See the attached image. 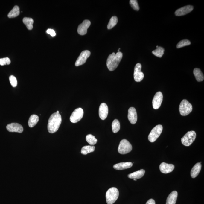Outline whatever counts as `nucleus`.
<instances>
[{
  "label": "nucleus",
  "instance_id": "5",
  "mask_svg": "<svg viewBox=\"0 0 204 204\" xmlns=\"http://www.w3.org/2000/svg\"><path fill=\"white\" fill-rule=\"evenodd\" d=\"M196 137V133L194 131L188 132L181 139L182 144L186 146H191L194 141Z\"/></svg>",
  "mask_w": 204,
  "mask_h": 204
},
{
  "label": "nucleus",
  "instance_id": "7",
  "mask_svg": "<svg viewBox=\"0 0 204 204\" xmlns=\"http://www.w3.org/2000/svg\"><path fill=\"white\" fill-rule=\"evenodd\" d=\"M133 149L132 145L126 139L120 141L118 148V152L120 154H126L131 151Z\"/></svg>",
  "mask_w": 204,
  "mask_h": 204
},
{
  "label": "nucleus",
  "instance_id": "28",
  "mask_svg": "<svg viewBox=\"0 0 204 204\" xmlns=\"http://www.w3.org/2000/svg\"><path fill=\"white\" fill-rule=\"evenodd\" d=\"M118 22V19L117 17L116 16L112 17L108 24L107 28L108 29H111L117 24Z\"/></svg>",
  "mask_w": 204,
  "mask_h": 204
},
{
  "label": "nucleus",
  "instance_id": "30",
  "mask_svg": "<svg viewBox=\"0 0 204 204\" xmlns=\"http://www.w3.org/2000/svg\"><path fill=\"white\" fill-rule=\"evenodd\" d=\"M165 49L163 47H159L156 49L152 51V53L156 57H162L163 55Z\"/></svg>",
  "mask_w": 204,
  "mask_h": 204
},
{
  "label": "nucleus",
  "instance_id": "22",
  "mask_svg": "<svg viewBox=\"0 0 204 204\" xmlns=\"http://www.w3.org/2000/svg\"><path fill=\"white\" fill-rule=\"evenodd\" d=\"M39 120V117L36 115H32L30 117L28 124L30 127H33L36 125Z\"/></svg>",
  "mask_w": 204,
  "mask_h": 204
},
{
  "label": "nucleus",
  "instance_id": "16",
  "mask_svg": "<svg viewBox=\"0 0 204 204\" xmlns=\"http://www.w3.org/2000/svg\"><path fill=\"white\" fill-rule=\"evenodd\" d=\"M128 118L132 124H135L137 121V115L136 109L131 107L128 110Z\"/></svg>",
  "mask_w": 204,
  "mask_h": 204
},
{
  "label": "nucleus",
  "instance_id": "11",
  "mask_svg": "<svg viewBox=\"0 0 204 204\" xmlns=\"http://www.w3.org/2000/svg\"><path fill=\"white\" fill-rule=\"evenodd\" d=\"M163 100V95L161 92H156L152 100L153 108L156 110L159 109L161 105Z\"/></svg>",
  "mask_w": 204,
  "mask_h": 204
},
{
  "label": "nucleus",
  "instance_id": "4",
  "mask_svg": "<svg viewBox=\"0 0 204 204\" xmlns=\"http://www.w3.org/2000/svg\"><path fill=\"white\" fill-rule=\"evenodd\" d=\"M179 110L181 115L185 116L190 114L192 110V106L186 100H183L179 105Z\"/></svg>",
  "mask_w": 204,
  "mask_h": 204
},
{
  "label": "nucleus",
  "instance_id": "29",
  "mask_svg": "<svg viewBox=\"0 0 204 204\" xmlns=\"http://www.w3.org/2000/svg\"><path fill=\"white\" fill-rule=\"evenodd\" d=\"M86 140L91 145H94L97 143V140L95 136L91 134H89L86 136Z\"/></svg>",
  "mask_w": 204,
  "mask_h": 204
},
{
  "label": "nucleus",
  "instance_id": "34",
  "mask_svg": "<svg viewBox=\"0 0 204 204\" xmlns=\"http://www.w3.org/2000/svg\"><path fill=\"white\" fill-rule=\"evenodd\" d=\"M10 63V60L8 57L0 59V65L3 66L5 65H9Z\"/></svg>",
  "mask_w": 204,
  "mask_h": 204
},
{
  "label": "nucleus",
  "instance_id": "12",
  "mask_svg": "<svg viewBox=\"0 0 204 204\" xmlns=\"http://www.w3.org/2000/svg\"><path fill=\"white\" fill-rule=\"evenodd\" d=\"M7 130L11 133H22L23 132L22 126L18 123H11L7 125L6 126Z\"/></svg>",
  "mask_w": 204,
  "mask_h": 204
},
{
  "label": "nucleus",
  "instance_id": "17",
  "mask_svg": "<svg viewBox=\"0 0 204 204\" xmlns=\"http://www.w3.org/2000/svg\"><path fill=\"white\" fill-rule=\"evenodd\" d=\"M174 165L166 163H162L159 166V170L162 173L166 174L170 173L174 169Z\"/></svg>",
  "mask_w": 204,
  "mask_h": 204
},
{
  "label": "nucleus",
  "instance_id": "37",
  "mask_svg": "<svg viewBox=\"0 0 204 204\" xmlns=\"http://www.w3.org/2000/svg\"><path fill=\"white\" fill-rule=\"evenodd\" d=\"M120 48H119V49L118 50V52H119V51H120Z\"/></svg>",
  "mask_w": 204,
  "mask_h": 204
},
{
  "label": "nucleus",
  "instance_id": "8",
  "mask_svg": "<svg viewBox=\"0 0 204 204\" xmlns=\"http://www.w3.org/2000/svg\"><path fill=\"white\" fill-rule=\"evenodd\" d=\"M83 115L84 111L81 108H78L76 109L70 116V121L74 123H77L83 118Z\"/></svg>",
  "mask_w": 204,
  "mask_h": 204
},
{
  "label": "nucleus",
  "instance_id": "35",
  "mask_svg": "<svg viewBox=\"0 0 204 204\" xmlns=\"http://www.w3.org/2000/svg\"><path fill=\"white\" fill-rule=\"evenodd\" d=\"M47 34H50L52 37H54L56 36L55 31H54V30L51 29H48L47 30Z\"/></svg>",
  "mask_w": 204,
  "mask_h": 204
},
{
  "label": "nucleus",
  "instance_id": "3",
  "mask_svg": "<svg viewBox=\"0 0 204 204\" xmlns=\"http://www.w3.org/2000/svg\"><path fill=\"white\" fill-rule=\"evenodd\" d=\"M119 192L118 189L115 187L110 188L106 193V202L107 204H113L118 199Z\"/></svg>",
  "mask_w": 204,
  "mask_h": 204
},
{
  "label": "nucleus",
  "instance_id": "10",
  "mask_svg": "<svg viewBox=\"0 0 204 204\" xmlns=\"http://www.w3.org/2000/svg\"><path fill=\"white\" fill-rule=\"evenodd\" d=\"M141 65L140 63H138L135 67L133 76L135 81L137 82L141 81L144 77V74L141 71Z\"/></svg>",
  "mask_w": 204,
  "mask_h": 204
},
{
  "label": "nucleus",
  "instance_id": "31",
  "mask_svg": "<svg viewBox=\"0 0 204 204\" xmlns=\"http://www.w3.org/2000/svg\"><path fill=\"white\" fill-rule=\"evenodd\" d=\"M191 44V42L189 40L184 39L182 40V41H181L178 43L177 45H176V47L178 48H182V47L190 45Z\"/></svg>",
  "mask_w": 204,
  "mask_h": 204
},
{
  "label": "nucleus",
  "instance_id": "39",
  "mask_svg": "<svg viewBox=\"0 0 204 204\" xmlns=\"http://www.w3.org/2000/svg\"><path fill=\"white\" fill-rule=\"evenodd\" d=\"M159 47V46H158V45H157V46H156V48H158V47Z\"/></svg>",
  "mask_w": 204,
  "mask_h": 204
},
{
  "label": "nucleus",
  "instance_id": "18",
  "mask_svg": "<svg viewBox=\"0 0 204 204\" xmlns=\"http://www.w3.org/2000/svg\"><path fill=\"white\" fill-rule=\"evenodd\" d=\"M133 166L131 162H122L113 165L114 169L117 170H123L124 169L130 168Z\"/></svg>",
  "mask_w": 204,
  "mask_h": 204
},
{
  "label": "nucleus",
  "instance_id": "14",
  "mask_svg": "<svg viewBox=\"0 0 204 204\" xmlns=\"http://www.w3.org/2000/svg\"><path fill=\"white\" fill-rule=\"evenodd\" d=\"M193 9V6L187 5L176 10L175 13V15L176 16H182L185 15L191 12Z\"/></svg>",
  "mask_w": 204,
  "mask_h": 204
},
{
  "label": "nucleus",
  "instance_id": "32",
  "mask_svg": "<svg viewBox=\"0 0 204 204\" xmlns=\"http://www.w3.org/2000/svg\"><path fill=\"white\" fill-rule=\"evenodd\" d=\"M130 4L132 8L135 10L138 11L140 10V7H139L138 4L136 0H130Z\"/></svg>",
  "mask_w": 204,
  "mask_h": 204
},
{
  "label": "nucleus",
  "instance_id": "19",
  "mask_svg": "<svg viewBox=\"0 0 204 204\" xmlns=\"http://www.w3.org/2000/svg\"><path fill=\"white\" fill-rule=\"evenodd\" d=\"M178 192L173 191L169 195L167 199L166 204H176L177 200Z\"/></svg>",
  "mask_w": 204,
  "mask_h": 204
},
{
  "label": "nucleus",
  "instance_id": "36",
  "mask_svg": "<svg viewBox=\"0 0 204 204\" xmlns=\"http://www.w3.org/2000/svg\"><path fill=\"white\" fill-rule=\"evenodd\" d=\"M146 204H156V202L154 200L150 199L147 201Z\"/></svg>",
  "mask_w": 204,
  "mask_h": 204
},
{
  "label": "nucleus",
  "instance_id": "40",
  "mask_svg": "<svg viewBox=\"0 0 204 204\" xmlns=\"http://www.w3.org/2000/svg\"><path fill=\"white\" fill-rule=\"evenodd\" d=\"M133 180H134V181H136V179H133Z\"/></svg>",
  "mask_w": 204,
  "mask_h": 204
},
{
  "label": "nucleus",
  "instance_id": "1",
  "mask_svg": "<svg viewBox=\"0 0 204 204\" xmlns=\"http://www.w3.org/2000/svg\"><path fill=\"white\" fill-rule=\"evenodd\" d=\"M62 122V117L60 113L57 112L53 113L50 116L48 121L47 128L50 133L57 132L61 125Z\"/></svg>",
  "mask_w": 204,
  "mask_h": 204
},
{
  "label": "nucleus",
  "instance_id": "25",
  "mask_svg": "<svg viewBox=\"0 0 204 204\" xmlns=\"http://www.w3.org/2000/svg\"><path fill=\"white\" fill-rule=\"evenodd\" d=\"M95 149V147L93 146H84L81 149V153L83 155H86L94 152Z\"/></svg>",
  "mask_w": 204,
  "mask_h": 204
},
{
  "label": "nucleus",
  "instance_id": "23",
  "mask_svg": "<svg viewBox=\"0 0 204 204\" xmlns=\"http://www.w3.org/2000/svg\"><path fill=\"white\" fill-rule=\"evenodd\" d=\"M193 73L197 81L198 82L203 81L204 75L200 69L198 68H195L194 70Z\"/></svg>",
  "mask_w": 204,
  "mask_h": 204
},
{
  "label": "nucleus",
  "instance_id": "13",
  "mask_svg": "<svg viewBox=\"0 0 204 204\" xmlns=\"http://www.w3.org/2000/svg\"><path fill=\"white\" fill-rule=\"evenodd\" d=\"M91 25V22L88 20H84L82 23L80 24L77 28V33L81 35H84L87 34V29Z\"/></svg>",
  "mask_w": 204,
  "mask_h": 204
},
{
  "label": "nucleus",
  "instance_id": "26",
  "mask_svg": "<svg viewBox=\"0 0 204 204\" xmlns=\"http://www.w3.org/2000/svg\"><path fill=\"white\" fill-rule=\"evenodd\" d=\"M23 22L26 26L27 28L29 30H31L33 28V24H34V20L32 18H24L23 19Z\"/></svg>",
  "mask_w": 204,
  "mask_h": 204
},
{
  "label": "nucleus",
  "instance_id": "33",
  "mask_svg": "<svg viewBox=\"0 0 204 204\" xmlns=\"http://www.w3.org/2000/svg\"><path fill=\"white\" fill-rule=\"evenodd\" d=\"M9 80L10 83L11 85L13 86V87H16L17 85H18V82H17V79L14 76L11 75L9 77Z\"/></svg>",
  "mask_w": 204,
  "mask_h": 204
},
{
  "label": "nucleus",
  "instance_id": "24",
  "mask_svg": "<svg viewBox=\"0 0 204 204\" xmlns=\"http://www.w3.org/2000/svg\"><path fill=\"white\" fill-rule=\"evenodd\" d=\"M20 14V8L18 6H15L13 9L10 11L8 15V17L10 18H15Z\"/></svg>",
  "mask_w": 204,
  "mask_h": 204
},
{
  "label": "nucleus",
  "instance_id": "21",
  "mask_svg": "<svg viewBox=\"0 0 204 204\" xmlns=\"http://www.w3.org/2000/svg\"><path fill=\"white\" fill-rule=\"evenodd\" d=\"M145 170L144 169H141L137 171L133 172L128 175V177L130 179H140L144 176Z\"/></svg>",
  "mask_w": 204,
  "mask_h": 204
},
{
  "label": "nucleus",
  "instance_id": "6",
  "mask_svg": "<svg viewBox=\"0 0 204 204\" xmlns=\"http://www.w3.org/2000/svg\"><path fill=\"white\" fill-rule=\"evenodd\" d=\"M163 129V126L160 124L158 125L153 128L149 135V141L151 143L156 141L161 134Z\"/></svg>",
  "mask_w": 204,
  "mask_h": 204
},
{
  "label": "nucleus",
  "instance_id": "2",
  "mask_svg": "<svg viewBox=\"0 0 204 204\" xmlns=\"http://www.w3.org/2000/svg\"><path fill=\"white\" fill-rule=\"evenodd\" d=\"M123 57V54L121 52H118L116 54L113 53L109 55L107 61L108 68L110 71L115 70L118 66Z\"/></svg>",
  "mask_w": 204,
  "mask_h": 204
},
{
  "label": "nucleus",
  "instance_id": "38",
  "mask_svg": "<svg viewBox=\"0 0 204 204\" xmlns=\"http://www.w3.org/2000/svg\"><path fill=\"white\" fill-rule=\"evenodd\" d=\"M57 113H60V112H59V111H57Z\"/></svg>",
  "mask_w": 204,
  "mask_h": 204
},
{
  "label": "nucleus",
  "instance_id": "27",
  "mask_svg": "<svg viewBox=\"0 0 204 204\" xmlns=\"http://www.w3.org/2000/svg\"><path fill=\"white\" fill-rule=\"evenodd\" d=\"M120 121L117 119H115L112 123V130L113 133H116L120 130Z\"/></svg>",
  "mask_w": 204,
  "mask_h": 204
},
{
  "label": "nucleus",
  "instance_id": "15",
  "mask_svg": "<svg viewBox=\"0 0 204 204\" xmlns=\"http://www.w3.org/2000/svg\"><path fill=\"white\" fill-rule=\"evenodd\" d=\"M109 113L108 107L105 103L101 104L99 107V115L102 120H104L107 118Z\"/></svg>",
  "mask_w": 204,
  "mask_h": 204
},
{
  "label": "nucleus",
  "instance_id": "20",
  "mask_svg": "<svg viewBox=\"0 0 204 204\" xmlns=\"http://www.w3.org/2000/svg\"><path fill=\"white\" fill-rule=\"evenodd\" d=\"M202 168V165L200 163H196L192 168L191 172V176L192 178L196 177L199 174Z\"/></svg>",
  "mask_w": 204,
  "mask_h": 204
},
{
  "label": "nucleus",
  "instance_id": "9",
  "mask_svg": "<svg viewBox=\"0 0 204 204\" xmlns=\"http://www.w3.org/2000/svg\"><path fill=\"white\" fill-rule=\"evenodd\" d=\"M90 54L91 53L89 50L83 51L76 61L75 65L76 66H79L85 64Z\"/></svg>",
  "mask_w": 204,
  "mask_h": 204
}]
</instances>
